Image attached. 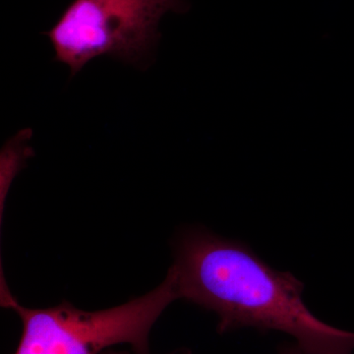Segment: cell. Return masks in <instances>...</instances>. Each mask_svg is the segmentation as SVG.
I'll list each match as a JSON object with an SVG mask.
<instances>
[{"instance_id": "obj_1", "label": "cell", "mask_w": 354, "mask_h": 354, "mask_svg": "<svg viewBox=\"0 0 354 354\" xmlns=\"http://www.w3.org/2000/svg\"><path fill=\"white\" fill-rule=\"evenodd\" d=\"M169 271L178 299L218 317V333L241 328L291 335L308 354H353L354 333L316 318L302 298L304 286L288 272L272 269L241 242L206 230L184 232Z\"/></svg>"}, {"instance_id": "obj_2", "label": "cell", "mask_w": 354, "mask_h": 354, "mask_svg": "<svg viewBox=\"0 0 354 354\" xmlns=\"http://www.w3.org/2000/svg\"><path fill=\"white\" fill-rule=\"evenodd\" d=\"M177 299L169 270L156 290L100 311H83L67 302L51 308H27L6 283L1 285L2 305L14 310L23 324L14 354H102L118 344H128L135 354H151V330L165 308Z\"/></svg>"}, {"instance_id": "obj_3", "label": "cell", "mask_w": 354, "mask_h": 354, "mask_svg": "<svg viewBox=\"0 0 354 354\" xmlns=\"http://www.w3.org/2000/svg\"><path fill=\"white\" fill-rule=\"evenodd\" d=\"M186 7L185 0H73L44 35L55 48L53 60L69 66L70 77L100 57L145 67L162 16Z\"/></svg>"}, {"instance_id": "obj_4", "label": "cell", "mask_w": 354, "mask_h": 354, "mask_svg": "<svg viewBox=\"0 0 354 354\" xmlns=\"http://www.w3.org/2000/svg\"><path fill=\"white\" fill-rule=\"evenodd\" d=\"M279 354H308L305 353L304 349L300 348L297 344H288L286 346H281L279 349Z\"/></svg>"}, {"instance_id": "obj_5", "label": "cell", "mask_w": 354, "mask_h": 354, "mask_svg": "<svg viewBox=\"0 0 354 354\" xmlns=\"http://www.w3.org/2000/svg\"><path fill=\"white\" fill-rule=\"evenodd\" d=\"M102 354H128V353H125V351H106V353H104ZM177 354H190V353H186V351H184V353H179Z\"/></svg>"}]
</instances>
